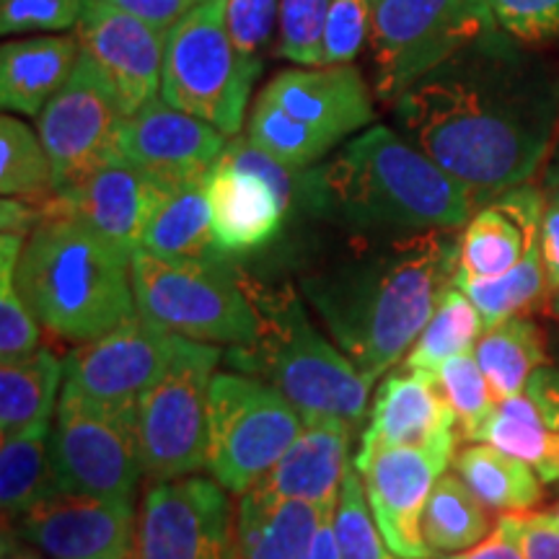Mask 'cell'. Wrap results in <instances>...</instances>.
Segmentation results:
<instances>
[{"mask_svg":"<svg viewBox=\"0 0 559 559\" xmlns=\"http://www.w3.org/2000/svg\"><path fill=\"white\" fill-rule=\"evenodd\" d=\"M228 140L213 124L185 115L156 96L124 120L120 153L151 177L177 187L210 174Z\"/></svg>","mask_w":559,"mask_h":559,"instance_id":"ffe728a7","label":"cell"},{"mask_svg":"<svg viewBox=\"0 0 559 559\" xmlns=\"http://www.w3.org/2000/svg\"><path fill=\"white\" fill-rule=\"evenodd\" d=\"M221 358L218 345L179 337L164 376L138 400V445L145 477L171 481L205 469L210 383Z\"/></svg>","mask_w":559,"mask_h":559,"instance_id":"30bf717a","label":"cell"},{"mask_svg":"<svg viewBox=\"0 0 559 559\" xmlns=\"http://www.w3.org/2000/svg\"><path fill=\"white\" fill-rule=\"evenodd\" d=\"M544 215L539 249L544 270H547L549 293L559 290V174L547 171V187H544Z\"/></svg>","mask_w":559,"mask_h":559,"instance_id":"7dc6e473","label":"cell"},{"mask_svg":"<svg viewBox=\"0 0 559 559\" xmlns=\"http://www.w3.org/2000/svg\"><path fill=\"white\" fill-rule=\"evenodd\" d=\"M179 334L135 317L62 360V389L104 404H135L164 376Z\"/></svg>","mask_w":559,"mask_h":559,"instance_id":"9a60e30c","label":"cell"},{"mask_svg":"<svg viewBox=\"0 0 559 559\" xmlns=\"http://www.w3.org/2000/svg\"><path fill=\"white\" fill-rule=\"evenodd\" d=\"M140 249L164 260H228L213 236L205 177L181 181L160 200L143 230Z\"/></svg>","mask_w":559,"mask_h":559,"instance_id":"4316f807","label":"cell"},{"mask_svg":"<svg viewBox=\"0 0 559 559\" xmlns=\"http://www.w3.org/2000/svg\"><path fill=\"white\" fill-rule=\"evenodd\" d=\"M526 559H559V526L549 513H506L500 519Z\"/></svg>","mask_w":559,"mask_h":559,"instance_id":"bcb514c9","label":"cell"},{"mask_svg":"<svg viewBox=\"0 0 559 559\" xmlns=\"http://www.w3.org/2000/svg\"><path fill=\"white\" fill-rule=\"evenodd\" d=\"M62 360L39 347L29 358L0 366V438L52 423L60 402Z\"/></svg>","mask_w":559,"mask_h":559,"instance_id":"f1b7e54d","label":"cell"},{"mask_svg":"<svg viewBox=\"0 0 559 559\" xmlns=\"http://www.w3.org/2000/svg\"><path fill=\"white\" fill-rule=\"evenodd\" d=\"M247 138L254 148L267 153L270 158H275L280 166H285L293 174L313 169L334 148L330 138L290 117L264 91H260L254 107L249 111Z\"/></svg>","mask_w":559,"mask_h":559,"instance_id":"e575fe53","label":"cell"},{"mask_svg":"<svg viewBox=\"0 0 559 559\" xmlns=\"http://www.w3.org/2000/svg\"><path fill=\"white\" fill-rule=\"evenodd\" d=\"M544 190L521 185L487 200L459 239L456 277H500L539 247Z\"/></svg>","mask_w":559,"mask_h":559,"instance_id":"603a6c76","label":"cell"},{"mask_svg":"<svg viewBox=\"0 0 559 559\" xmlns=\"http://www.w3.org/2000/svg\"><path fill=\"white\" fill-rule=\"evenodd\" d=\"M52 423L0 438V508L3 519L19 521L32 506L55 492L50 469Z\"/></svg>","mask_w":559,"mask_h":559,"instance_id":"836d02e7","label":"cell"},{"mask_svg":"<svg viewBox=\"0 0 559 559\" xmlns=\"http://www.w3.org/2000/svg\"><path fill=\"white\" fill-rule=\"evenodd\" d=\"M456 438L381 451L360 474L373 519L400 559H432L423 539V515L432 487L456 456Z\"/></svg>","mask_w":559,"mask_h":559,"instance_id":"2e32d148","label":"cell"},{"mask_svg":"<svg viewBox=\"0 0 559 559\" xmlns=\"http://www.w3.org/2000/svg\"><path fill=\"white\" fill-rule=\"evenodd\" d=\"M528 396L539 404L551 430L559 432V368H539L528 381Z\"/></svg>","mask_w":559,"mask_h":559,"instance_id":"f907efd6","label":"cell"},{"mask_svg":"<svg viewBox=\"0 0 559 559\" xmlns=\"http://www.w3.org/2000/svg\"><path fill=\"white\" fill-rule=\"evenodd\" d=\"M332 523L342 559H400L383 539L373 510L368 506L366 485L355 466L342 481Z\"/></svg>","mask_w":559,"mask_h":559,"instance_id":"f35d334b","label":"cell"},{"mask_svg":"<svg viewBox=\"0 0 559 559\" xmlns=\"http://www.w3.org/2000/svg\"><path fill=\"white\" fill-rule=\"evenodd\" d=\"M16 288L39 326L70 342H94L138 313L130 260L68 213L58 198L41 200L26 236Z\"/></svg>","mask_w":559,"mask_h":559,"instance_id":"277c9868","label":"cell"},{"mask_svg":"<svg viewBox=\"0 0 559 559\" xmlns=\"http://www.w3.org/2000/svg\"><path fill=\"white\" fill-rule=\"evenodd\" d=\"M298 194L300 174L254 148L249 138H230L207 174L210 218L221 254H251L275 241Z\"/></svg>","mask_w":559,"mask_h":559,"instance_id":"7c38bea8","label":"cell"},{"mask_svg":"<svg viewBox=\"0 0 559 559\" xmlns=\"http://www.w3.org/2000/svg\"><path fill=\"white\" fill-rule=\"evenodd\" d=\"M19 534L52 559H132L138 513L132 500L45 495L16 521Z\"/></svg>","mask_w":559,"mask_h":559,"instance_id":"e0dca14e","label":"cell"},{"mask_svg":"<svg viewBox=\"0 0 559 559\" xmlns=\"http://www.w3.org/2000/svg\"><path fill=\"white\" fill-rule=\"evenodd\" d=\"M166 34L104 0H83L75 37L128 117L160 96Z\"/></svg>","mask_w":559,"mask_h":559,"instance_id":"ac0fdd59","label":"cell"},{"mask_svg":"<svg viewBox=\"0 0 559 559\" xmlns=\"http://www.w3.org/2000/svg\"><path fill=\"white\" fill-rule=\"evenodd\" d=\"M481 334H485V321L477 306L464 290L451 285L440 296L430 321L404 358V370L438 383L440 366L461 353H472Z\"/></svg>","mask_w":559,"mask_h":559,"instance_id":"1f68e13d","label":"cell"},{"mask_svg":"<svg viewBox=\"0 0 559 559\" xmlns=\"http://www.w3.org/2000/svg\"><path fill=\"white\" fill-rule=\"evenodd\" d=\"M130 16L143 19L145 24L156 26L160 32H169L177 21H181L192 9H198L202 0H104Z\"/></svg>","mask_w":559,"mask_h":559,"instance_id":"c3c4849f","label":"cell"},{"mask_svg":"<svg viewBox=\"0 0 559 559\" xmlns=\"http://www.w3.org/2000/svg\"><path fill=\"white\" fill-rule=\"evenodd\" d=\"M334 506H330L321 515V523L317 528V536H313V547H311V559H342L340 547H337V536H334Z\"/></svg>","mask_w":559,"mask_h":559,"instance_id":"816d5d0a","label":"cell"},{"mask_svg":"<svg viewBox=\"0 0 559 559\" xmlns=\"http://www.w3.org/2000/svg\"><path fill=\"white\" fill-rule=\"evenodd\" d=\"M241 280L257 313V337L249 345H230L228 366L288 396L304 419L334 417L360 425L373 383L319 334L290 285L267 288L243 272Z\"/></svg>","mask_w":559,"mask_h":559,"instance_id":"5b68a950","label":"cell"},{"mask_svg":"<svg viewBox=\"0 0 559 559\" xmlns=\"http://www.w3.org/2000/svg\"><path fill=\"white\" fill-rule=\"evenodd\" d=\"M370 34V0H332L321 66H353Z\"/></svg>","mask_w":559,"mask_h":559,"instance_id":"7bdbcfd3","label":"cell"},{"mask_svg":"<svg viewBox=\"0 0 559 559\" xmlns=\"http://www.w3.org/2000/svg\"><path fill=\"white\" fill-rule=\"evenodd\" d=\"M443 559H526L523 557L521 544L515 542V536L510 534L506 523L498 521V526L489 531V536L477 547L461 551V555H451Z\"/></svg>","mask_w":559,"mask_h":559,"instance_id":"681fc988","label":"cell"},{"mask_svg":"<svg viewBox=\"0 0 559 559\" xmlns=\"http://www.w3.org/2000/svg\"><path fill=\"white\" fill-rule=\"evenodd\" d=\"M510 37L536 45L559 37V0H487Z\"/></svg>","mask_w":559,"mask_h":559,"instance_id":"f6af8a7d","label":"cell"},{"mask_svg":"<svg viewBox=\"0 0 559 559\" xmlns=\"http://www.w3.org/2000/svg\"><path fill=\"white\" fill-rule=\"evenodd\" d=\"M130 270L138 313L160 330L205 345H249L257 337L241 270L228 260H164L138 249Z\"/></svg>","mask_w":559,"mask_h":559,"instance_id":"8992f818","label":"cell"},{"mask_svg":"<svg viewBox=\"0 0 559 559\" xmlns=\"http://www.w3.org/2000/svg\"><path fill=\"white\" fill-rule=\"evenodd\" d=\"M391 109L396 130L485 205L528 185L547 160L559 128V66L498 26Z\"/></svg>","mask_w":559,"mask_h":559,"instance_id":"6da1fadb","label":"cell"},{"mask_svg":"<svg viewBox=\"0 0 559 559\" xmlns=\"http://www.w3.org/2000/svg\"><path fill=\"white\" fill-rule=\"evenodd\" d=\"M171 190V185L120 156L75 185L55 190V198L73 218L86 223L132 262L151 215Z\"/></svg>","mask_w":559,"mask_h":559,"instance_id":"d6986e66","label":"cell"},{"mask_svg":"<svg viewBox=\"0 0 559 559\" xmlns=\"http://www.w3.org/2000/svg\"><path fill=\"white\" fill-rule=\"evenodd\" d=\"M298 200L355 234L459 230L477 207L464 185L386 124L349 138L332 158L300 174Z\"/></svg>","mask_w":559,"mask_h":559,"instance_id":"3957f363","label":"cell"},{"mask_svg":"<svg viewBox=\"0 0 559 559\" xmlns=\"http://www.w3.org/2000/svg\"><path fill=\"white\" fill-rule=\"evenodd\" d=\"M83 0H0V32L3 37L32 32L75 29Z\"/></svg>","mask_w":559,"mask_h":559,"instance_id":"ee69618b","label":"cell"},{"mask_svg":"<svg viewBox=\"0 0 559 559\" xmlns=\"http://www.w3.org/2000/svg\"><path fill=\"white\" fill-rule=\"evenodd\" d=\"M489 536L487 508L474 498V492L459 474L445 472L432 487L423 515V539L432 557L461 555L477 547Z\"/></svg>","mask_w":559,"mask_h":559,"instance_id":"d6a6232c","label":"cell"},{"mask_svg":"<svg viewBox=\"0 0 559 559\" xmlns=\"http://www.w3.org/2000/svg\"><path fill=\"white\" fill-rule=\"evenodd\" d=\"M135 559H236L228 489L207 477L156 481L138 510Z\"/></svg>","mask_w":559,"mask_h":559,"instance_id":"5bb4252c","label":"cell"},{"mask_svg":"<svg viewBox=\"0 0 559 559\" xmlns=\"http://www.w3.org/2000/svg\"><path fill=\"white\" fill-rule=\"evenodd\" d=\"M0 192L3 198L47 200L55 194L52 160L39 132L11 111L0 117Z\"/></svg>","mask_w":559,"mask_h":559,"instance_id":"8d00e7d4","label":"cell"},{"mask_svg":"<svg viewBox=\"0 0 559 559\" xmlns=\"http://www.w3.org/2000/svg\"><path fill=\"white\" fill-rule=\"evenodd\" d=\"M549 313L555 319H559V290L551 293V300H549Z\"/></svg>","mask_w":559,"mask_h":559,"instance_id":"11a10c76","label":"cell"},{"mask_svg":"<svg viewBox=\"0 0 559 559\" xmlns=\"http://www.w3.org/2000/svg\"><path fill=\"white\" fill-rule=\"evenodd\" d=\"M481 373L492 389L495 400H510L528 389L531 376L547 360L539 326L531 319L513 317L485 330L474 345Z\"/></svg>","mask_w":559,"mask_h":559,"instance_id":"4dcf8cb0","label":"cell"},{"mask_svg":"<svg viewBox=\"0 0 559 559\" xmlns=\"http://www.w3.org/2000/svg\"><path fill=\"white\" fill-rule=\"evenodd\" d=\"M456 412L451 409L438 383L423 376L389 373L376 391L373 407L360 449L355 453V472L362 474L381 451L402 445H430L456 436Z\"/></svg>","mask_w":559,"mask_h":559,"instance_id":"7402d4cb","label":"cell"},{"mask_svg":"<svg viewBox=\"0 0 559 559\" xmlns=\"http://www.w3.org/2000/svg\"><path fill=\"white\" fill-rule=\"evenodd\" d=\"M24 236L0 234V362L29 358L39 349V321L16 288Z\"/></svg>","mask_w":559,"mask_h":559,"instance_id":"74e56055","label":"cell"},{"mask_svg":"<svg viewBox=\"0 0 559 559\" xmlns=\"http://www.w3.org/2000/svg\"><path fill=\"white\" fill-rule=\"evenodd\" d=\"M332 0H280L277 55L298 68H321Z\"/></svg>","mask_w":559,"mask_h":559,"instance_id":"60d3db41","label":"cell"},{"mask_svg":"<svg viewBox=\"0 0 559 559\" xmlns=\"http://www.w3.org/2000/svg\"><path fill=\"white\" fill-rule=\"evenodd\" d=\"M355 425L345 419H306V428L251 495L264 500H304L334 506L349 464Z\"/></svg>","mask_w":559,"mask_h":559,"instance_id":"cb8c5ba5","label":"cell"},{"mask_svg":"<svg viewBox=\"0 0 559 559\" xmlns=\"http://www.w3.org/2000/svg\"><path fill=\"white\" fill-rule=\"evenodd\" d=\"M132 559H135V557H132Z\"/></svg>","mask_w":559,"mask_h":559,"instance_id":"6f0895ef","label":"cell"},{"mask_svg":"<svg viewBox=\"0 0 559 559\" xmlns=\"http://www.w3.org/2000/svg\"><path fill=\"white\" fill-rule=\"evenodd\" d=\"M47 453L58 492L132 500L140 477H145L138 445V402L104 404L62 389Z\"/></svg>","mask_w":559,"mask_h":559,"instance_id":"8fae6325","label":"cell"},{"mask_svg":"<svg viewBox=\"0 0 559 559\" xmlns=\"http://www.w3.org/2000/svg\"><path fill=\"white\" fill-rule=\"evenodd\" d=\"M438 386L449 400L451 409L456 412L461 438L474 443V438L479 436V430L485 428V423L498 407V400H495L492 389H489L485 373L474 358V349L461 353L440 366Z\"/></svg>","mask_w":559,"mask_h":559,"instance_id":"ab89813d","label":"cell"},{"mask_svg":"<svg viewBox=\"0 0 559 559\" xmlns=\"http://www.w3.org/2000/svg\"><path fill=\"white\" fill-rule=\"evenodd\" d=\"M280 0H226L223 24L243 58L262 62L277 29Z\"/></svg>","mask_w":559,"mask_h":559,"instance_id":"b9f144b4","label":"cell"},{"mask_svg":"<svg viewBox=\"0 0 559 559\" xmlns=\"http://www.w3.org/2000/svg\"><path fill=\"white\" fill-rule=\"evenodd\" d=\"M3 559H39L37 555H32V551H24V549H16L13 551V555H9V551H5V557Z\"/></svg>","mask_w":559,"mask_h":559,"instance_id":"f5cc1de1","label":"cell"},{"mask_svg":"<svg viewBox=\"0 0 559 559\" xmlns=\"http://www.w3.org/2000/svg\"><path fill=\"white\" fill-rule=\"evenodd\" d=\"M326 508L330 506L304 500L241 495L236 513V559H311L313 536Z\"/></svg>","mask_w":559,"mask_h":559,"instance_id":"484cf974","label":"cell"},{"mask_svg":"<svg viewBox=\"0 0 559 559\" xmlns=\"http://www.w3.org/2000/svg\"><path fill=\"white\" fill-rule=\"evenodd\" d=\"M223 9L226 0H202L166 34L160 99L236 138L262 62L236 50L223 24Z\"/></svg>","mask_w":559,"mask_h":559,"instance_id":"52a82bcc","label":"cell"},{"mask_svg":"<svg viewBox=\"0 0 559 559\" xmlns=\"http://www.w3.org/2000/svg\"><path fill=\"white\" fill-rule=\"evenodd\" d=\"M262 91L334 145L349 135H360L376 122L373 94L355 66L290 68L277 73Z\"/></svg>","mask_w":559,"mask_h":559,"instance_id":"44dd1931","label":"cell"},{"mask_svg":"<svg viewBox=\"0 0 559 559\" xmlns=\"http://www.w3.org/2000/svg\"><path fill=\"white\" fill-rule=\"evenodd\" d=\"M453 285L464 290L477 306L485 330L502 321L521 317L523 311L549 290L547 270H544L542 249H531L513 270L500 277H453Z\"/></svg>","mask_w":559,"mask_h":559,"instance_id":"d590c367","label":"cell"},{"mask_svg":"<svg viewBox=\"0 0 559 559\" xmlns=\"http://www.w3.org/2000/svg\"><path fill=\"white\" fill-rule=\"evenodd\" d=\"M124 109L86 52L66 86L37 117V132L52 160L55 190L75 185L99 166L120 158Z\"/></svg>","mask_w":559,"mask_h":559,"instance_id":"4fadbf2b","label":"cell"},{"mask_svg":"<svg viewBox=\"0 0 559 559\" xmlns=\"http://www.w3.org/2000/svg\"><path fill=\"white\" fill-rule=\"evenodd\" d=\"M81 41L70 34L13 39L0 47V104L11 115L39 117L66 86L81 60Z\"/></svg>","mask_w":559,"mask_h":559,"instance_id":"d4e9b609","label":"cell"},{"mask_svg":"<svg viewBox=\"0 0 559 559\" xmlns=\"http://www.w3.org/2000/svg\"><path fill=\"white\" fill-rule=\"evenodd\" d=\"M456 272V230L355 234L300 275V293L334 345L376 383L409 353Z\"/></svg>","mask_w":559,"mask_h":559,"instance_id":"7a4b0ae2","label":"cell"},{"mask_svg":"<svg viewBox=\"0 0 559 559\" xmlns=\"http://www.w3.org/2000/svg\"><path fill=\"white\" fill-rule=\"evenodd\" d=\"M453 472L487 510L531 513L544 498L542 477L526 461L487 443H472L453 456Z\"/></svg>","mask_w":559,"mask_h":559,"instance_id":"83f0119b","label":"cell"},{"mask_svg":"<svg viewBox=\"0 0 559 559\" xmlns=\"http://www.w3.org/2000/svg\"><path fill=\"white\" fill-rule=\"evenodd\" d=\"M498 29L487 0H370L373 94L394 107L419 79Z\"/></svg>","mask_w":559,"mask_h":559,"instance_id":"ba28073f","label":"cell"},{"mask_svg":"<svg viewBox=\"0 0 559 559\" xmlns=\"http://www.w3.org/2000/svg\"><path fill=\"white\" fill-rule=\"evenodd\" d=\"M547 171L559 174V138H557V143H555V153H551V160H549V169Z\"/></svg>","mask_w":559,"mask_h":559,"instance_id":"db71d44e","label":"cell"},{"mask_svg":"<svg viewBox=\"0 0 559 559\" xmlns=\"http://www.w3.org/2000/svg\"><path fill=\"white\" fill-rule=\"evenodd\" d=\"M207 415L205 469L230 495L260 485L306 428L288 396L243 373H215Z\"/></svg>","mask_w":559,"mask_h":559,"instance_id":"9c48e42d","label":"cell"},{"mask_svg":"<svg viewBox=\"0 0 559 559\" xmlns=\"http://www.w3.org/2000/svg\"><path fill=\"white\" fill-rule=\"evenodd\" d=\"M474 443L495 445L510 456L526 461L547 485L559 481V432L551 430L528 391L498 402Z\"/></svg>","mask_w":559,"mask_h":559,"instance_id":"f546056e","label":"cell"},{"mask_svg":"<svg viewBox=\"0 0 559 559\" xmlns=\"http://www.w3.org/2000/svg\"><path fill=\"white\" fill-rule=\"evenodd\" d=\"M547 513H549V519L555 521L557 526H559V506H555V508H551V510H547Z\"/></svg>","mask_w":559,"mask_h":559,"instance_id":"9f6ffc18","label":"cell"}]
</instances>
